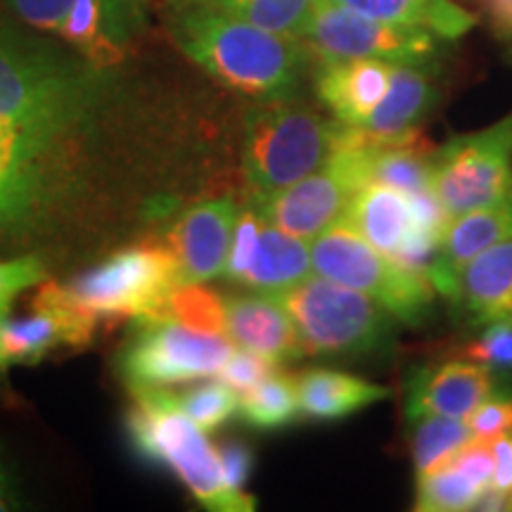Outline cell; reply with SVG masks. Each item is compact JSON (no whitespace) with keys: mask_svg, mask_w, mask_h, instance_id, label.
<instances>
[{"mask_svg":"<svg viewBox=\"0 0 512 512\" xmlns=\"http://www.w3.org/2000/svg\"><path fill=\"white\" fill-rule=\"evenodd\" d=\"M105 72L0 22V121L48 150L93 117Z\"/></svg>","mask_w":512,"mask_h":512,"instance_id":"cell-1","label":"cell"},{"mask_svg":"<svg viewBox=\"0 0 512 512\" xmlns=\"http://www.w3.org/2000/svg\"><path fill=\"white\" fill-rule=\"evenodd\" d=\"M238 214V204L230 197L200 202L185 211L166 245L178 261L181 283H207L223 275Z\"/></svg>","mask_w":512,"mask_h":512,"instance_id":"cell-14","label":"cell"},{"mask_svg":"<svg viewBox=\"0 0 512 512\" xmlns=\"http://www.w3.org/2000/svg\"><path fill=\"white\" fill-rule=\"evenodd\" d=\"M95 328L98 318L74 304L64 285L46 283L29 316L12 318L10 306H0V373L15 366H36L57 347L86 349Z\"/></svg>","mask_w":512,"mask_h":512,"instance_id":"cell-11","label":"cell"},{"mask_svg":"<svg viewBox=\"0 0 512 512\" xmlns=\"http://www.w3.org/2000/svg\"><path fill=\"white\" fill-rule=\"evenodd\" d=\"M437 34L418 27L389 24L320 0L302 43L311 60H382L392 64H437Z\"/></svg>","mask_w":512,"mask_h":512,"instance_id":"cell-10","label":"cell"},{"mask_svg":"<svg viewBox=\"0 0 512 512\" xmlns=\"http://www.w3.org/2000/svg\"><path fill=\"white\" fill-rule=\"evenodd\" d=\"M12 15L31 29L57 34L76 0H5Z\"/></svg>","mask_w":512,"mask_h":512,"instance_id":"cell-37","label":"cell"},{"mask_svg":"<svg viewBox=\"0 0 512 512\" xmlns=\"http://www.w3.org/2000/svg\"><path fill=\"white\" fill-rule=\"evenodd\" d=\"M392 69V62L382 60H325L316 62L313 86L332 119L363 126L387 93Z\"/></svg>","mask_w":512,"mask_h":512,"instance_id":"cell-18","label":"cell"},{"mask_svg":"<svg viewBox=\"0 0 512 512\" xmlns=\"http://www.w3.org/2000/svg\"><path fill=\"white\" fill-rule=\"evenodd\" d=\"M494 446V479L491 486L512 498V432L491 441Z\"/></svg>","mask_w":512,"mask_h":512,"instance_id":"cell-39","label":"cell"},{"mask_svg":"<svg viewBox=\"0 0 512 512\" xmlns=\"http://www.w3.org/2000/svg\"><path fill=\"white\" fill-rule=\"evenodd\" d=\"M238 413L256 430H280V427L292 425L302 413L299 411L297 380L280 370H273L252 389L242 392Z\"/></svg>","mask_w":512,"mask_h":512,"instance_id":"cell-27","label":"cell"},{"mask_svg":"<svg viewBox=\"0 0 512 512\" xmlns=\"http://www.w3.org/2000/svg\"><path fill=\"white\" fill-rule=\"evenodd\" d=\"M311 273V249L306 240L294 238V235L271 226L264 219L256 252L240 283L252 287L254 292L278 297V294L292 290L306 278H311Z\"/></svg>","mask_w":512,"mask_h":512,"instance_id":"cell-23","label":"cell"},{"mask_svg":"<svg viewBox=\"0 0 512 512\" xmlns=\"http://www.w3.org/2000/svg\"><path fill=\"white\" fill-rule=\"evenodd\" d=\"M446 299L470 328L512 320V238L484 249L460 268Z\"/></svg>","mask_w":512,"mask_h":512,"instance_id":"cell-17","label":"cell"},{"mask_svg":"<svg viewBox=\"0 0 512 512\" xmlns=\"http://www.w3.org/2000/svg\"><path fill=\"white\" fill-rule=\"evenodd\" d=\"M273 370H278V363L271 361V358L254 354V351L247 349H235L219 370V380L242 394L247 389H252L254 384H259L264 377L271 375Z\"/></svg>","mask_w":512,"mask_h":512,"instance_id":"cell-35","label":"cell"},{"mask_svg":"<svg viewBox=\"0 0 512 512\" xmlns=\"http://www.w3.org/2000/svg\"><path fill=\"white\" fill-rule=\"evenodd\" d=\"M309 249L313 273L368 294L403 325L418 328L432 316L434 287L430 280L377 252L344 221L316 235Z\"/></svg>","mask_w":512,"mask_h":512,"instance_id":"cell-6","label":"cell"},{"mask_svg":"<svg viewBox=\"0 0 512 512\" xmlns=\"http://www.w3.org/2000/svg\"><path fill=\"white\" fill-rule=\"evenodd\" d=\"M437 102L434 64H394L392 81L380 105L358 126L377 138H396L418 128Z\"/></svg>","mask_w":512,"mask_h":512,"instance_id":"cell-22","label":"cell"},{"mask_svg":"<svg viewBox=\"0 0 512 512\" xmlns=\"http://www.w3.org/2000/svg\"><path fill=\"white\" fill-rule=\"evenodd\" d=\"M155 318L181 323L185 328L228 335L226 332V299L204 283H178L166 294L162 309Z\"/></svg>","mask_w":512,"mask_h":512,"instance_id":"cell-29","label":"cell"},{"mask_svg":"<svg viewBox=\"0 0 512 512\" xmlns=\"http://www.w3.org/2000/svg\"><path fill=\"white\" fill-rule=\"evenodd\" d=\"M43 278H46V266L38 256L0 261V306H12L17 294L43 283Z\"/></svg>","mask_w":512,"mask_h":512,"instance_id":"cell-36","label":"cell"},{"mask_svg":"<svg viewBox=\"0 0 512 512\" xmlns=\"http://www.w3.org/2000/svg\"><path fill=\"white\" fill-rule=\"evenodd\" d=\"M332 3L389 24L427 29L444 41H456L477 24V17L453 0H332Z\"/></svg>","mask_w":512,"mask_h":512,"instance_id":"cell-25","label":"cell"},{"mask_svg":"<svg viewBox=\"0 0 512 512\" xmlns=\"http://www.w3.org/2000/svg\"><path fill=\"white\" fill-rule=\"evenodd\" d=\"M12 501H15V496H12L10 475H8V470H5V463L0 460V510L12 508Z\"/></svg>","mask_w":512,"mask_h":512,"instance_id":"cell-41","label":"cell"},{"mask_svg":"<svg viewBox=\"0 0 512 512\" xmlns=\"http://www.w3.org/2000/svg\"><path fill=\"white\" fill-rule=\"evenodd\" d=\"M294 380H297L299 411L311 420L347 418L389 396V389L382 384L339 373V370L313 368Z\"/></svg>","mask_w":512,"mask_h":512,"instance_id":"cell-24","label":"cell"},{"mask_svg":"<svg viewBox=\"0 0 512 512\" xmlns=\"http://www.w3.org/2000/svg\"><path fill=\"white\" fill-rule=\"evenodd\" d=\"M430 188L451 219L512 197V114L437 147Z\"/></svg>","mask_w":512,"mask_h":512,"instance_id":"cell-9","label":"cell"},{"mask_svg":"<svg viewBox=\"0 0 512 512\" xmlns=\"http://www.w3.org/2000/svg\"><path fill=\"white\" fill-rule=\"evenodd\" d=\"M494 392V375L472 358L415 368L406 382V418H467Z\"/></svg>","mask_w":512,"mask_h":512,"instance_id":"cell-15","label":"cell"},{"mask_svg":"<svg viewBox=\"0 0 512 512\" xmlns=\"http://www.w3.org/2000/svg\"><path fill=\"white\" fill-rule=\"evenodd\" d=\"M219 460H221V472L223 482H226L230 489L242 494L245 491V484L249 479V472H252L254 456L252 451L240 441H228L219 448Z\"/></svg>","mask_w":512,"mask_h":512,"instance_id":"cell-38","label":"cell"},{"mask_svg":"<svg viewBox=\"0 0 512 512\" xmlns=\"http://www.w3.org/2000/svg\"><path fill=\"white\" fill-rule=\"evenodd\" d=\"M361 185V176L349 157L335 150L323 169L268 195H254L252 207L271 226L294 238L313 240L344 219V211Z\"/></svg>","mask_w":512,"mask_h":512,"instance_id":"cell-12","label":"cell"},{"mask_svg":"<svg viewBox=\"0 0 512 512\" xmlns=\"http://www.w3.org/2000/svg\"><path fill=\"white\" fill-rule=\"evenodd\" d=\"M465 420L475 432V439L494 441L501 434L512 432V392L494 389L489 399L479 403Z\"/></svg>","mask_w":512,"mask_h":512,"instance_id":"cell-34","label":"cell"},{"mask_svg":"<svg viewBox=\"0 0 512 512\" xmlns=\"http://www.w3.org/2000/svg\"><path fill=\"white\" fill-rule=\"evenodd\" d=\"M264 226V216L259 214L254 207H249L238 214L235 221L233 240H230L228 259H226V273L230 280L240 283L242 275H245L249 261L256 252V242H259V230Z\"/></svg>","mask_w":512,"mask_h":512,"instance_id":"cell-33","label":"cell"},{"mask_svg":"<svg viewBox=\"0 0 512 512\" xmlns=\"http://www.w3.org/2000/svg\"><path fill=\"white\" fill-rule=\"evenodd\" d=\"M278 299L297 325L306 354L361 358L384 354L394 344L396 318L351 287L316 275Z\"/></svg>","mask_w":512,"mask_h":512,"instance_id":"cell-5","label":"cell"},{"mask_svg":"<svg viewBox=\"0 0 512 512\" xmlns=\"http://www.w3.org/2000/svg\"><path fill=\"white\" fill-rule=\"evenodd\" d=\"M131 394L136 403L126 418L128 437L147 463L169 467L204 508L216 512L256 508L252 496L245 491L238 494L223 482L219 448L181 411L169 387L138 389Z\"/></svg>","mask_w":512,"mask_h":512,"instance_id":"cell-3","label":"cell"},{"mask_svg":"<svg viewBox=\"0 0 512 512\" xmlns=\"http://www.w3.org/2000/svg\"><path fill=\"white\" fill-rule=\"evenodd\" d=\"M491 34L512 48V0H477Z\"/></svg>","mask_w":512,"mask_h":512,"instance_id":"cell-40","label":"cell"},{"mask_svg":"<svg viewBox=\"0 0 512 512\" xmlns=\"http://www.w3.org/2000/svg\"><path fill=\"white\" fill-rule=\"evenodd\" d=\"M484 486H479L470 475H465L460 467L448 460L437 470L418 477V498L415 508L420 512H458L475 510L479 496L484 494Z\"/></svg>","mask_w":512,"mask_h":512,"instance_id":"cell-30","label":"cell"},{"mask_svg":"<svg viewBox=\"0 0 512 512\" xmlns=\"http://www.w3.org/2000/svg\"><path fill=\"white\" fill-rule=\"evenodd\" d=\"M342 221L389 259L415 230L408 195L380 183L361 185L351 197Z\"/></svg>","mask_w":512,"mask_h":512,"instance_id":"cell-21","label":"cell"},{"mask_svg":"<svg viewBox=\"0 0 512 512\" xmlns=\"http://www.w3.org/2000/svg\"><path fill=\"white\" fill-rule=\"evenodd\" d=\"M181 411L204 432L219 430L238 413L240 396L226 382H204L176 396Z\"/></svg>","mask_w":512,"mask_h":512,"instance_id":"cell-31","label":"cell"},{"mask_svg":"<svg viewBox=\"0 0 512 512\" xmlns=\"http://www.w3.org/2000/svg\"><path fill=\"white\" fill-rule=\"evenodd\" d=\"M164 24L197 67L256 100H292L311 60L297 38L271 34L200 0H169Z\"/></svg>","mask_w":512,"mask_h":512,"instance_id":"cell-2","label":"cell"},{"mask_svg":"<svg viewBox=\"0 0 512 512\" xmlns=\"http://www.w3.org/2000/svg\"><path fill=\"white\" fill-rule=\"evenodd\" d=\"M181 283L166 245L128 247L64 285L74 304L95 318H155L166 294Z\"/></svg>","mask_w":512,"mask_h":512,"instance_id":"cell-8","label":"cell"},{"mask_svg":"<svg viewBox=\"0 0 512 512\" xmlns=\"http://www.w3.org/2000/svg\"><path fill=\"white\" fill-rule=\"evenodd\" d=\"M467 358L477 361L491 375H512V320H496L484 325V332L465 351Z\"/></svg>","mask_w":512,"mask_h":512,"instance_id":"cell-32","label":"cell"},{"mask_svg":"<svg viewBox=\"0 0 512 512\" xmlns=\"http://www.w3.org/2000/svg\"><path fill=\"white\" fill-rule=\"evenodd\" d=\"M505 238H512V197L491 207L453 216L441 233L437 254L427 266L425 278L430 280L434 292L448 297L460 268Z\"/></svg>","mask_w":512,"mask_h":512,"instance_id":"cell-16","label":"cell"},{"mask_svg":"<svg viewBox=\"0 0 512 512\" xmlns=\"http://www.w3.org/2000/svg\"><path fill=\"white\" fill-rule=\"evenodd\" d=\"M235 351L233 339L185 328L166 318H138L119 351L117 366L128 389H164L219 375Z\"/></svg>","mask_w":512,"mask_h":512,"instance_id":"cell-7","label":"cell"},{"mask_svg":"<svg viewBox=\"0 0 512 512\" xmlns=\"http://www.w3.org/2000/svg\"><path fill=\"white\" fill-rule=\"evenodd\" d=\"M226 332L235 347L275 363L294 361L306 354L297 325L273 294H240L226 299Z\"/></svg>","mask_w":512,"mask_h":512,"instance_id":"cell-19","label":"cell"},{"mask_svg":"<svg viewBox=\"0 0 512 512\" xmlns=\"http://www.w3.org/2000/svg\"><path fill=\"white\" fill-rule=\"evenodd\" d=\"M271 34L302 41L320 0H200Z\"/></svg>","mask_w":512,"mask_h":512,"instance_id":"cell-26","label":"cell"},{"mask_svg":"<svg viewBox=\"0 0 512 512\" xmlns=\"http://www.w3.org/2000/svg\"><path fill=\"white\" fill-rule=\"evenodd\" d=\"M413 430V463L415 472L427 475L448 463L460 448L475 441V432L465 418L448 415H420L411 420Z\"/></svg>","mask_w":512,"mask_h":512,"instance_id":"cell-28","label":"cell"},{"mask_svg":"<svg viewBox=\"0 0 512 512\" xmlns=\"http://www.w3.org/2000/svg\"><path fill=\"white\" fill-rule=\"evenodd\" d=\"M339 121L290 100H264L247 112L242 166L254 195L302 181L328 164Z\"/></svg>","mask_w":512,"mask_h":512,"instance_id":"cell-4","label":"cell"},{"mask_svg":"<svg viewBox=\"0 0 512 512\" xmlns=\"http://www.w3.org/2000/svg\"><path fill=\"white\" fill-rule=\"evenodd\" d=\"M48 147L0 121V226L34 219L46 200Z\"/></svg>","mask_w":512,"mask_h":512,"instance_id":"cell-20","label":"cell"},{"mask_svg":"<svg viewBox=\"0 0 512 512\" xmlns=\"http://www.w3.org/2000/svg\"><path fill=\"white\" fill-rule=\"evenodd\" d=\"M150 0H76L55 36L93 67H117L147 27Z\"/></svg>","mask_w":512,"mask_h":512,"instance_id":"cell-13","label":"cell"}]
</instances>
